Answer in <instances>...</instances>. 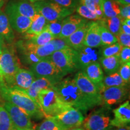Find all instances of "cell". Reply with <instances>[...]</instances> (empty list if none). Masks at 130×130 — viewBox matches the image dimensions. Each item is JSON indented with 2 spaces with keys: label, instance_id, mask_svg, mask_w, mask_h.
<instances>
[{
  "label": "cell",
  "instance_id": "obj_41",
  "mask_svg": "<svg viewBox=\"0 0 130 130\" xmlns=\"http://www.w3.org/2000/svg\"><path fill=\"white\" fill-rule=\"evenodd\" d=\"M116 38L122 47H130V35L120 31L116 36Z\"/></svg>",
  "mask_w": 130,
  "mask_h": 130
},
{
  "label": "cell",
  "instance_id": "obj_16",
  "mask_svg": "<svg viewBox=\"0 0 130 130\" xmlns=\"http://www.w3.org/2000/svg\"><path fill=\"white\" fill-rule=\"evenodd\" d=\"M36 77L31 71L21 68L14 75L11 86L25 91L28 89L35 80Z\"/></svg>",
  "mask_w": 130,
  "mask_h": 130
},
{
  "label": "cell",
  "instance_id": "obj_21",
  "mask_svg": "<svg viewBox=\"0 0 130 130\" xmlns=\"http://www.w3.org/2000/svg\"><path fill=\"white\" fill-rule=\"evenodd\" d=\"M89 24V22H87L85 25H84L65 39L70 48L74 49L76 51H78L84 47V41Z\"/></svg>",
  "mask_w": 130,
  "mask_h": 130
},
{
  "label": "cell",
  "instance_id": "obj_48",
  "mask_svg": "<svg viewBox=\"0 0 130 130\" xmlns=\"http://www.w3.org/2000/svg\"><path fill=\"white\" fill-rule=\"evenodd\" d=\"M116 130H130V128H129V126L127 125L125 126H123V127L119 128L118 129H117Z\"/></svg>",
  "mask_w": 130,
  "mask_h": 130
},
{
  "label": "cell",
  "instance_id": "obj_4",
  "mask_svg": "<svg viewBox=\"0 0 130 130\" xmlns=\"http://www.w3.org/2000/svg\"><path fill=\"white\" fill-rule=\"evenodd\" d=\"M21 68V61L14 47L6 45L0 55V69L6 85L11 86L14 75Z\"/></svg>",
  "mask_w": 130,
  "mask_h": 130
},
{
  "label": "cell",
  "instance_id": "obj_45",
  "mask_svg": "<svg viewBox=\"0 0 130 130\" xmlns=\"http://www.w3.org/2000/svg\"><path fill=\"white\" fill-rule=\"evenodd\" d=\"M121 5H130V0H117Z\"/></svg>",
  "mask_w": 130,
  "mask_h": 130
},
{
  "label": "cell",
  "instance_id": "obj_40",
  "mask_svg": "<svg viewBox=\"0 0 130 130\" xmlns=\"http://www.w3.org/2000/svg\"><path fill=\"white\" fill-rule=\"evenodd\" d=\"M120 64H123L130 62V48L129 47H122L119 54Z\"/></svg>",
  "mask_w": 130,
  "mask_h": 130
},
{
  "label": "cell",
  "instance_id": "obj_43",
  "mask_svg": "<svg viewBox=\"0 0 130 130\" xmlns=\"http://www.w3.org/2000/svg\"><path fill=\"white\" fill-rule=\"evenodd\" d=\"M120 17L122 19H130V5H121Z\"/></svg>",
  "mask_w": 130,
  "mask_h": 130
},
{
  "label": "cell",
  "instance_id": "obj_36",
  "mask_svg": "<svg viewBox=\"0 0 130 130\" xmlns=\"http://www.w3.org/2000/svg\"><path fill=\"white\" fill-rule=\"evenodd\" d=\"M122 49V46L118 42L114 44L105 46L102 49V57H107L114 56H119L120 51Z\"/></svg>",
  "mask_w": 130,
  "mask_h": 130
},
{
  "label": "cell",
  "instance_id": "obj_18",
  "mask_svg": "<svg viewBox=\"0 0 130 130\" xmlns=\"http://www.w3.org/2000/svg\"><path fill=\"white\" fill-rule=\"evenodd\" d=\"M7 7L32 20L38 14L33 3L26 0L10 2Z\"/></svg>",
  "mask_w": 130,
  "mask_h": 130
},
{
  "label": "cell",
  "instance_id": "obj_9",
  "mask_svg": "<svg viewBox=\"0 0 130 130\" xmlns=\"http://www.w3.org/2000/svg\"><path fill=\"white\" fill-rule=\"evenodd\" d=\"M62 130L80 126L84 119L83 115L77 108L70 107L56 116L52 117Z\"/></svg>",
  "mask_w": 130,
  "mask_h": 130
},
{
  "label": "cell",
  "instance_id": "obj_19",
  "mask_svg": "<svg viewBox=\"0 0 130 130\" xmlns=\"http://www.w3.org/2000/svg\"><path fill=\"white\" fill-rule=\"evenodd\" d=\"M56 84L46 78H37L31 84L28 89L24 91L31 98L38 103L37 97L40 91L43 89H53ZM24 91V90H23Z\"/></svg>",
  "mask_w": 130,
  "mask_h": 130
},
{
  "label": "cell",
  "instance_id": "obj_8",
  "mask_svg": "<svg viewBox=\"0 0 130 130\" xmlns=\"http://www.w3.org/2000/svg\"><path fill=\"white\" fill-rule=\"evenodd\" d=\"M74 81L79 90L95 106L102 104L98 86L90 81L83 71L78 72L75 76Z\"/></svg>",
  "mask_w": 130,
  "mask_h": 130
},
{
  "label": "cell",
  "instance_id": "obj_13",
  "mask_svg": "<svg viewBox=\"0 0 130 130\" xmlns=\"http://www.w3.org/2000/svg\"><path fill=\"white\" fill-rule=\"evenodd\" d=\"M87 22L86 19L78 14H71L63 19L61 32L58 39H66Z\"/></svg>",
  "mask_w": 130,
  "mask_h": 130
},
{
  "label": "cell",
  "instance_id": "obj_37",
  "mask_svg": "<svg viewBox=\"0 0 130 130\" xmlns=\"http://www.w3.org/2000/svg\"><path fill=\"white\" fill-rule=\"evenodd\" d=\"M63 19L53 21V22H48L47 24L46 28L50 31V32L55 37V39L58 38L60 34L63 25Z\"/></svg>",
  "mask_w": 130,
  "mask_h": 130
},
{
  "label": "cell",
  "instance_id": "obj_23",
  "mask_svg": "<svg viewBox=\"0 0 130 130\" xmlns=\"http://www.w3.org/2000/svg\"><path fill=\"white\" fill-rule=\"evenodd\" d=\"M0 35L4 39L5 42L12 45L14 40V34L10 25L7 16L2 10H0Z\"/></svg>",
  "mask_w": 130,
  "mask_h": 130
},
{
  "label": "cell",
  "instance_id": "obj_54",
  "mask_svg": "<svg viewBox=\"0 0 130 130\" xmlns=\"http://www.w3.org/2000/svg\"><path fill=\"white\" fill-rule=\"evenodd\" d=\"M3 102V100H2V98H1V95H0V103Z\"/></svg>",
  "mask_w": 130,
  "mask_h": 130
},
{
  "label": "cell",
  "instance_id": "obj_25",
  "mask_svg": "<svg viewBox=\"0 0 130 130\" xmlns=\"http://www.w3.org/2000/svg\"><path fill=\"white\" fill-rule=\"evenodd\" d=\"M48 21L43 16L38 14L32 19L31 24L25 32V39H28L34 36L38 35L46 28Z\"/></svg>",
  "mask_w": 130,
  "mask_h": 130
},
{
  "label": "cell",
  "instance_id": "obj_24",
  "mask_svg": "<svg viewBox=\"0 0 130 130\" xmlns=\"http://www.w3.org/2000/svg\"><path fill=\"white\" fill-rule=\"evenodd\" d=\"M84 70L86 76L94 84L98 86L102 83L104 78V73L101 64L98 62L91 63Z\"/></svg>",
  "mask_w": 130,
  "mask_h": 130
},
{
  "label": "cell",
  "instance_id": "obj_32",
  "mask_svg": "<svg viewBox=\"0 0 130 130\" xmlns=\"http://www.w3.org/2000/svg\"><path fill=\"white\" fill-rule=\"evenodd\" d=\"M9 113L3 105H0V130H15Z\"/></svg>",
  "mask_w": 130,
  "mask_h": 130
},
{
  "label": "cell",
  "instance_id": "obj_38",
  "mask_svg": "<svg viewBox=\"0 0 130 130\" xmlns=\"http://www.w3.org/2000/svg\"><path fill=\"white\" fill-rule=\"evenodd\" d=\"M119 74L126 84L129 83L130 81V62L121 64L119 69Z\"/></svg>",
  "mask_w": 130,
  "mask_h": 130
},
{
  "label": "cell",
  "instance_id": "obj_46",
  "mask_svg": "<svg viewBox=\"0 0 130 130\" xmlns=\"http://www.w3.org/2000/svg\"><path fill=\"white\" fill-rule=\"evenodd\" d=\"M5 46H6V42H5L3 37L0 35V48H3Z\"/></svg>",
  "mask_w": 130,
  "mask_h": 130
},
{
  "label": "cell",
  "instance_id": "obj_12",
  "mask_svg": "<svg viewBox=\"0 0 130 130\" xmlns=\"http://www.w3.org/2000/svg\"><path fill=\"white\" fill-rule=\"evenodd\" d=\"M111 118L103 108L91 113L83 121V126L86 130H107L111 125Z\"/></svg>",
  "mask_w": 130,
  "mask_h": 130
},
{
  "label": "cell",
  "instance_id": "obj_2",
  "mask_svg": "<svg viewBox=\"0 0 130 130\" xmlns=\"http://www.w3.org/2000/svg\"><path fill=\"white\" fill-rule=\"evenodd\" d=\"M0 95L7 102L18 107L30 117L41 118L44 116L38 103L23 90L9 87L4 82H1L0 83Z\"/></svg>",
  "mask_w": 130,
  "mask_h": 130
},
{
  "label": "cell",
  "instance_id": "obj_34",
  "mask_svg": "<svg viewBox=\"0 0 130 130\" xmlns=\"http://www.w3.org/2000/svg\"><path fill=\"white\" fill-rule=\"evenodd\" d=\"M76 12L78 14V15L81 16L86 20H92V21H98L101 20L102 18L98 16L95 13L89 10L87 7L84 5L79 3V5L76 8Z\"/></svg>",
  "mask_w": 130,
  "mask_h": 130
},
{
  "label": "cell",
  "instance_id": "obj_6",
  "mask_svg": "<svg viewBox=\"0 0 130 130\" xmlns=\"http://www.w3.org/2000/svg\"><path fill=\"white\" fill-rule=\"evenodd\" d=\"M33 4L38 14L43 16L48 22L62 20L74 12V9L62 7L51 1L44 0Z\"/></svg>",
  "mask_w": 130,
  "mask_h": 130
},
{
  "label": "cell",
  "instance_id": "obj_15",
  "mask_svg": "<svg viewBox=\"0 0 130 130\" xmlns=\"http://www.w3.org/2000/svg\"><path fill=\"white\" fill-rule=\"evenodd\" d=\"M114 119L111 120L112 126L121 128L127 126L130 122V104L129 101L122 104L113 110Z\"/></svg>",
  "mask_w": 130,
  "mask_h": 130
},
{
  "label": "cell",
  "instance_id": "obj_35",
  "mask_svg": "<svg viewBox=\"0 0 130 130\" xmlns=\"http://www.w3.org/2000/svg\"><path fill=\"white\" fill-rule=\"evenodd\" d=\"M36 130H62L52 117L48 116L40 123Z\"/></svg>",
  "mask_w": 130,
  "mask_h": 130
},
{
  "label": "cell",
  "instance_id": "obj_50",
  "mask_svg": "<svg viewBox=\"0 0 130 130\" xmlns=\"http://www.w3.org/2000/svg\"><path fill=\"white\" fill-rule=\"evenodd\" d=\"M68 130H86L85 128H81V127H77V128H72V129H68Z\"/></svg>",
  "mask_w": 130,
  "mask_h": 130
},
{
  "label": "cell",
  "instance_id": "obj_17",
  "mask_svg": "<svg viewBox=\"0 0 130 130\" xmlns=\"http://www.w3.org/2000/svg\"><path fill=\"white\" fill-rule=\"evenodd\" d=\"M100 27V24L99 22H89V27L84 41V46L95 48L101 46Z\"/></svg>",
  "mask_w": 130,
  "mask_h": 130
},
{
  "label": "cell",
  "instance_id": "obj_3",
  "mask_svg": "<svg viewBox=\"0 0 130 130\" xmlns=\"http://www.w3.org/2000/svg\"><path fill=\"white\" fill-rule=\"evenodd\" d=\"M37 101L45 117H54L71 107L60 100L53 89H43L40 91L38 94Z\"/></svg>",
  "mask_w": 130,
  "mask_h": 130
},
{
  "label": "cell",
  "instance_id": "obj_53",
  "mask_svg": "<svg viewBox=\"0 0 130 130\" xmlns=\"http://www.w3.org/2000/svg\"><path fill=\"white\" fill-rule=\"evenodd\" d=\"M15 130H35L33 129H15Z\"/></svg>",
  "mask_w": 130,
  "mask_h": 130
},
{
  "label": "cell",
  "instance_id": "obj_31",
  "mask_svg": "<svg viewBox=\"0 0 130 130\" xmlns=\"http://www.w3.org/2000/svg\"><path fill=\"white\" fill-rule=\"evenodd\" d=\"M100 37L101 46H107L116 43L118 42L116 36L111 33L104 25L100 22Z\"/></svg>",
  "mask_w": 130,
  "mask_h": 130
},
{
  "label": "cell",
  "instance_id": "obj_5",
  "mask_svg": "<svg viewBox=\"0 0 130 130\" xmlns=\"http://www.w3.org/2000/svg\"><path fill=\"white\" fill-rule=\"evenodd\" d=\"M48 57L65 75L79 68L78 53L71 48L54 52Z\"/></svg>",
  "mask_w": 130,
  "mask_h": 130
},
{
  "label": "cell",
  "instance_id": "obj_49",
  "mask_svg": "<svg viewBox=\"0 0 130 130\" xmlns=\"http://www.w3.org/2000/svg\"><path fill=\"white\" fill-rule=\"evenodd\" d=\"M1 82H4V78H3L2 71H1V69H0V83Z\"/></svg>",
  "mask_w": 130,
  "mask_h": 130
},
{
  "label": "cell",
  "instance_id": "obj_42",
  "mask_svg": "<svg viewBox=\"0 0 130 130\" xmlns=\"http://www.w3.org/2000/svg\"><path fill=\"white\" fill-rule=\"evenodd\" d=\"M51 42H53L55 48H56V51L63 50V49L65 48H70L65 39L56 38L53 39Z\"/></svg>",
  "mask_w": 130,
  "mask_h": 130
},
{
  "label": "cell",
  "instance_id": "obj_56",
  "mask_svg": "<svg viewBox=\"0 0 130 130\" xmlns=\"http://www.w3.org/2000/svg\"><path fill=\"white\" fill-rule=\"evenodd\" d=\"M0 1H4V0H0Z\"/></svg>",
  "mask_w": 130,
  "mask_h": 130
},
{
  "label": "cell",
  "instance_id": "obj_29",
  "mask_svg": "<svg viewBox=\"0 0 130 130\" xmlns=\"http://www.w3.org/2000/svg\"><path fill=\"white\" fill-rule=\"evenodd\" d=\"M54 39L55 37L50 32V31L45 28L39 34L34 36L27 40L32 45L36 46H42L47 44Z\"/></svg>",
  "mask_w": 130,
  "mask_h": 130
},
{
  "label": "cell",
  "instance_id": "obj_22",
  "mask_svg": "<svg viewBox=\"0 0 130 130\" xmlns=\"http://www.w3.org/2000/svg\"><path fill=\"white\" fill-rule=\"evenodd\" d=\"M93 48L84 46L78 50L79 67L84 69L89 64L94 62H98L100 60L98 52L92 49Z\"/></svg>",
  "mask_w": 130,
  "mask_h": 130
},
{
  "label": "cell",
  "instance_id": "obj_52",
  "mask_svg": "<svg viewBox=\"0 0 130 130\" xmlns=\"http://www.w3.org/2000/svg\"><path fill=\"white\" fill-rule=\"evenodd\" d=\"M4 4V1H0V10H1V7H3Z\"/></svg>",
  "mask_w": 130,
  "mask_h": 130
},
{
  "label": "cell",
  "instance_id": "obj_30",
  "mask_svg": "<svg viewBox=\"0 0 130 130\" xmlns=\"http://www.w3.org/2000/svg\"><path fill=\"white\" fill-rule=\"evenodd\" d=\"M102 84L105 87H125L127 86L118 72L113 73L104 77Z\"/></svg>",
  "mask_w": 130,
  "mask_h": 130
},
{
  "label": "cell",
  "instance_id": "obj_39",
  "mask_svg": "<svg viewBox=\"0 0 130 130\" xmlns=\"http://www.w3.org/2000/svg\"><path fill=\"white\" fill-rule=\"evenodd\" d=\"M51 1L62 7L74 9L77 7L78 4H79L78 3H79V0H51Z\"/></svg>",
  "mask_w": 130,
  "mask_h": 130
},
{
  "label": "cell",
  "instance_id": "obj_27",
  "mask_svg": "<svg viewBox=\"0 0 130 130\" xmlns=\"http://www.w3.org/2000/svg\"><path fill=\"white\" fill-rule=\"evenodd\" d=\"M100 61L105 72L108 75L118 72L121 66L119 56L107 57H101Z\"/></svg>",
  "mask_w": 130,
  "mask_h": 130
},
{
  "label": "cell",
  "instance_id": "obj_55",
  "mask_svg": "<svg viewBox=\"0 0 130 130\" xmlns=\"http://www.w3.org/2000/svg\"><path fill=\"white\" fill-rule=\"evenodd\" d=\"M2 51H3V48H0V55H1V54L2 53Z\"/></svg>",
  "mask_w": 130,
  "mask_h": 130
},
{
  "label": "cell",
  "instance_id": "obj_1",
  "mask_svg": "<svg viewBox=\"0 0 130 130\" xmlns=\"http://www.w3.org/2000/svg\"><path fill=\"white\" fill-rule=\"evenodd\" d=\"M53 89L64 103L77 108L81 112L86 113L95 107L79 90L74 79L67 78L61 79L54 86Z\"/></svg>",
  "mask_w": 130,
  "mask_h": 130
},
{
  "label": "cell",
  "instance_id": "obj_51",
  "mask_svg": "<svg viewBox=\"0 0 130 130\" xmlns=\"http://www.w3.org/2000/svg\"><path fill=\"white\" fill-rule=\"evenodd\" d=\"M18 1H22V0H18ZM26 1H28L31 3H35V2H37V1H44V0H26Z\"/></svg>",
  "mask_w": 130,
  "mask_h": 130
},
{
  "label": "cell",
  "instance_id": "obj_11",
  "mask_svg": "<svg viewBox=\"0 0 130 130\" xmlns=\"http://www.w3.org/2000/svg\"><path fill=\"white\" fill-rule=\"evenodd\" d=\"M102 104L107 107L121 103L128 96V89L125 87H105L102 83L98 86Z\"/></svg>",
  "mask_w": 130,
  "mask_h": 130
},
{
  "label": "cell",
  "instance_id": "obj_44",
  "mask_svg": "<svg viewBox=\"0 0 130 130\" xmlns=\"http://www.w3.org/2000/svg\"><path fill=\"white\" fill-rule=\"evenodd\" d=\"M121 31L124 32V33L130 35V27L126 25L122 21L121 26Z\"/></svg>",
  "mask_w": 130,
  "mask_h": 130
},
{
  "label": "cell",
  "instance_id": "obj_47",
  "mask_svg": "<svg viewBox=\"0 0 130 130\" xmlns=\"http://www.w3.org/2000/svg\"><path fill=\"white\" fill-rule=\"evenodd\" d=\"M122 22H123L124 24H125L126 25H127L128 26H129L130 27V19H125L122 20Z\"/></svg>",
  "mask_w": 130,
  "mask_h": 130
},
{
  "label": "cell",
  "instance_id": "obj_14",
  "mask_svg": "<svg viewBox=\"0 0 130 130\" xmlns=\"http://www.w3.org/2000/svg\"><path fill=\"white\" fill-rule=\"evenodd\" d=\"M12 29L19 33H25L32 22V19L21 15L15 11L6 7V13Z\"/></svg>",
  "mask_w": 130,
  "mask_h": 130
},
{
  "label": "cell",
  "instance_id": "obj_7",
  "mask_svg": "<svg viewBox=\"0 0 130 130\" xmlns=\"http://www.w3.org/2000/svg\"><path fill=\"white\" fill-rule=\"evenodd\" d=\"M30 71L33 73L36 78H46L53 81L56 84L66 75L48 57L31 65Z\"/></svg>",
  "mask_w": 130,
  "mask_h": 130
},
{
  "label": "cell",
  "instance_id": "obj_26",
  "mask_svg": "<svg viewBox=\"0 0 130 130\" xmlns=\"http://www.w3.org/2000/svg\"><path fill=\"white\" fill-rule=\"evenodd\" d=\"M121 4L117 0H102V9L105 18L119 16Z\"/></svg>",
  "mask_w": 130,
  "mask_h": 130
},
{
  "label": "cell",
  "instance_id": "obj_33",
  "mask_svg": "<svg viewBox=\"0 0 130 130\" xmlns=\"http://www.w3.org/2000/svg\"><path fill=\"white\" fill-rule=\"evenodd\" d=\"M79 3L87 7L98 16L103 18L102 0H79Z\"/></svg>",
  "mask_w": 130,
  "mask_h": 130
},
{
  "label": "cell",
  "instance_id": "obj_10",
  "mask_svg": "<svg viewBox=\"0 0 130 130\" xmlns=\"http://www.w3.org/2000/svg\"><path fill=\"white\" fill-rule=\"evenodd\" d=\"M3 107L9 113L13 125L16 129H33L35 126L30 116L25 111L9 102H4Z\"/></svg>",
  "mask_w": 130,
  "mask_h": 130
},
{
  "label": "cell",
  "instance_id": "obj_20",
  "mask_svg": "<svg viewBox=\"0 0 130 130\" xmlns=\"http://www.w3.org/2000/svg\"><path fill=\"white\" fill-rule=\"evenodd\" d=\"M18 44L35 54L36 56L42 58L51 56L54 52L56 51V48H55L53 42L51 41L49 42L47 44L42 45V46L34 45L30 43V42H28L27 40H26L25 42L20 41L18 42Z\"/></svg>",
  "mask_w": 130,
  "mask_h": 130
},
{
  "label": "cell",
  "instance_id": "obj_28",
  "mask_svg": "<svg viewBox=\"0 0 130 130\" xmlns=\"http://www.w3.org/2000/svg\"><path fill=\"white\" fill-rule=\"evenodd\" d=\"M102 21L101 24L104 25L106 28L114 35L118 36L121 31V26L123 19L120 16H115L113 18H105L101 19Z\"/></svg>",
  "mask_w": 130,
  "mask_h": 130
}]
</instances>
